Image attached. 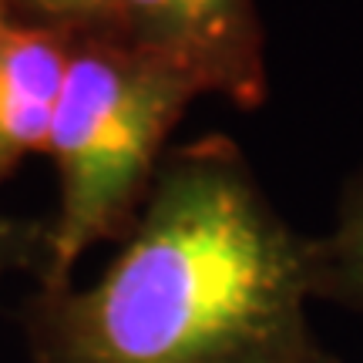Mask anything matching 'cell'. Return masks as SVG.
<instances>
[{"mask_svg": "<svg viewBox=\"0 0 363 363\" xmlns=\"http://www.w3.org/2000/svg\"><path fill=\"white\" fill-rule=\"evenodd\" d=\"M11 17V4L7 0H0V21H7Z\"/></svg>", "mask_w": 363, "mask_h": 363, "instance_id": "8", "label": "cell"}, {"mask_svg": "<svg viewBox=\"0 0 363 363\" xmlns=\"http://www.w3.org/2000/svg\"><path fill=\"white\" fill-rule=\"evenodd\" d=\"M313 239L262 192L239 145L165 152L111 266L24 306L34 363H310Z\"/></svg>", "mask_w": 363, "mask_h": 363, "instance_id": "1", "label": "cell"}, {"mask_svg": "<svg viewBox=\"0 0 363 363\" xmlns=\"http://www.w3.org/2000/svg\"><path fill=\"white\" fill-rule=\"evenodd\" d=\"M313 296L363 310V179L350 185L333 233L313 239Z\"/></svg>", "mask_w": 363, "mask_h": 363, "instance_id": "5", "label": "cell"}, {"mask_svg": "<svg viewBox=\"0 0 363 363\" xmlns=\"http://www.w3.org/2000/svg\"><path fill=\"white\" fill-rule=\"evenodd\" d=\"M310 363H337V360H330V357H326V353L323 350H320V353H316V357H313V360Z\"/></svg>", "mask_w": 363, "mask_h": 363, "instance_id": "9", "label": "cell"}, {"mask_svg": "<svg viewBox=\"0 0 363 363\" xmlns=\"http://www.w3.org/2000/svg\"><path fill=\"white\" fill-rule=\"evenodd\" d=\"M195 98L202 94L192 81L118 34L71 40L48 138L61 199L48 225L51 256L40 289L67 286L91 246L128 235L172 128Z\"/></svg>", "mask_w": 363, "mask_h": 363, "instance_id": "2", "label": "cell"}, {"mask_svg": "<svg viewBox=\"0 0 363 363\" xmlns=\"http://www.w3.org/2000/svg\"><path fill=\"white\" fill-rule=\"evenodd\" d=\"M11 17L65 38H111L121 27V0H7Z\"/></svg>", "mask_w": 363, "mask_h": 363, "instance_id": "6", "label": "cell"}, {"mask_svg": "<svg viewBox=\"0 0 363 363\" xmlns=\"http://www.w3.org/2000/svg\"><path fill=\"white\" fill-rule=\"evenodd\" d=\"M71 38L17 17L0 21V182L27 155L48 152Z\"/></svg>", "mask_w": 363, "mask_h": 363, "instance_id": "4", "label": "cell"}, {"mask_svg": "<svg viewBox=\"0 0 363 363\" xmlns=\"http://www.w3.org/2000/svg\"><path fill=\"white\" fill-rule=\"evenodd\" d=\"M118 38L175 67L199 94L235 108L266 98V48L252 0H121Z\"/></svg>", "mask_w": 363, "mask_h": 363, "instance_id": "3", "label": "cell"}, {"mask_svg": "<svg viewBox=\"0 0 363 363\" xmlns=\"http://www.w3.org/2000/svg\"><path fill=\"white\" fill-rule=\"evenodd\" d=\"M48 256H51V239L44 222L0 212V279L11 272H34L40 283L48 272Z\"/></svg>", "mask_w": 363, "mask_h": 363, "instance_id": "7", "label": "cell"}]
</instances>
